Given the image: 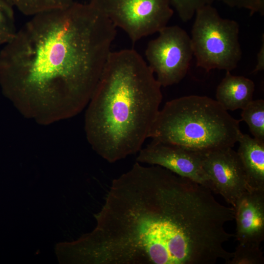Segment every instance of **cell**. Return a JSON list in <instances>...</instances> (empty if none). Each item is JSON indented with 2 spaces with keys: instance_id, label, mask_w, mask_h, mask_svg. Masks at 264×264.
<instances>
[{
  "instance_id": "6da1fadb",
  "label": "cell",
  "mask_w": 264,
  "mask_h": 264,
  "mask_svg": "<svg viewBox=\"0 0 264 264\" xmlns=\"http://www.w3.org/2000/svg\"><path fill=\"white\" fill-rule=\"evenodd\" d=\"M116 28L91 1L32 16L0 51L3 91L40 124L76 115L91 97Z\"/></svg>"
},
{
  "instance_id": "7a4b0ae2",
  "label": "cell",
  "mask_w": 264,
  "mask_h": 264,
  "mask_svg": "<svg viewBox=\"0 0 264 264\" xmlns=\"http://www.w3.org/2000/svg\"><path fill=\"white\" fill-rule=\"evenodd\" d=\"M161 88L137 51L110 52L85 118L88 141L104 159L114 163L141 150L160 110Z\"/></svg>"
},
{
  "instance_id": "3957f363",
  "label": "cell",
  "mask_w": 264,
  "mask_h": 264,
  "mask_svg": "<svg viewBox=\"0 0 264 264\" xmlns=\"http://www.w3.org/2000/svg\"><path fill=\"white\" fill-rule=\"evenodd\" d=\"M163 169L136 162L113 179L98 214L91 254L100 264H169Z\"/></svg>"
},
{
  "instance_id": "277c9868",
  "label": "cell",
  "mask_w": 264,
  "mask_h": 264,
  "mask_svg": "<svg viewBox=\"0 0 264 264\" xmlns=\"http://www.w3.org/2000/svg\"><path fill=\"white\" fill-rule=\"evenodd\" d=\"M240 120L216 100L191 95L167 102L148 138L200 153L233 148L242 133Z\"/></svg>"
},
{
  "instance_id": "5b68a950",
  "label": "cell",
  "mask_w": 264,
  "mask_h": 264,
  "mask_svg": "<svg viewBox=\"0 0 264 264\" xmlns=\"http://www.w3.org/2000/svg\"><path fill=\"white\" fill-rule=\"evenodd\" d=\"M195 15L191 39L197 66L207 72L234 69L242 55L238 23L221 17L211 5L198 8Z\"/></svg>"
},
{
  "instance_id": "8992f818",
  "label": "cell",
  "mask_w": 264,
  "mask_h": 264,
  "mask_svg": "<svg viewBox=\"0 0 264 264\" xmlns=\"http://www.w3.org/2000/svg\"><path fill=\"white\" fill-rule=\"evenodd\" d=\"M133 43L167 25L174 11L170 0H91Z\"/></svg>"
},
{
  "instance_id": "52a82bcc",
  "label": "cell",
  "mask_w": 264,
  "mask_h": 264,
  "mask_svg": "<svg viewBox=\"0 0 264 264\" xmlns=\"http://www.w3.org/2000/svg\"><path fill=\"white\" fill-rule=\"evenodd\" d=\"M151 40L145 55L148 66L161 87L180 82L186 75L194 56L191 37L178 25L166 26Z\"/></svg>"
},
{
  "instance_id": "ba28073f",
  "label": "cell",
  "mask_w": 264,
  "mask_h": 264,
  "mask_svg": "<svg viewBox=\"0 0 264 264\" xmlns=\"http://www.w3.org/2000/svg\"><path fill=\"white\" fill-rule=\"evenodd\" d=\"M202 165L211 183L212 191L220 194L232 207L249 189L241 161L232 148L202 153Z\"/></svg>"
},
{
  "instance_id": "9c48e42d",
  "label": "cell",
  "mask_w": 264,
  "mask_h": 264,
  "mask_svg": "<svg viewBox=\"0 0 264 264\" xmlns=\"http://www.w3.org/2000/svg\"><path fill=\"white\" fill-rule=\"evenodd\" d=\"M138 153L136 162L161 166L212 191L211 183L202 165V153L153 140Z\"/></svg>"
},
{
  "instance_id": "30bf717a",
  "label": "cell",
  "mask_w": 264,
  "mask_h": 264,
  "mask_svg": "<svg viewBox=\"0 0 264 264\" xmlns=\"http://www.w3.org/2000/svg\"><path fill=\"white\" fill-rule=\"evenodd\" d=\"M233 208L236 240L239 244L260 246L264 240V190L248 189Z\"/></svg>"
},
{
  "instance_id": "8fae6325",
  "label": "cell",
  "mask_w": 264,
  "mask_h": 264,
  "mask_svg": "<svg viewBox=\"0 0 264 264\" xmlns=\"http://www.w3.org/2000/svg\"><path fill=\"white\" fill-rule=\"evenodd\" d=\"M237 152L249 188L264 190V141L242 133Z\"/></svg>"
},
{
  "instance_id": "7c38bea8",
  "label": "cell",
  "mask_w": 264,
  "mask_h": 264,
  "mask_svg": "<svg viewBox=\"0 0 264 264\" xmlns=\"http://www.w3.org/2000/svg\"><path fill=\"white\" fill-rule=\"evenodd\" d=\"M254 90L252 80L226 71L217 87L216 100L226 110H242L253 100Z\"/></svg>"
},
{
  "instance_id": "4fadbf2b",
  "label": "cell",
  "mask_w": 264,
  "mask_h": 264,
  "mask_svg": "<svg viewBox=\"0 0 264 264\" xmlns=\"http://www.w3.org/2000/svg\"><path fill=\"white\" fill-rule=\"evenodd\" d=\"M215 1H221L230 7L246 9L251 14H264V0H170L171 4L184 22L191 20L197 9L211 5Z\"/></svg>"
},
{
  "instance_id": "5bb4252c",
  "label": "cell",
  "mask_w": 264,
  "mask_h": 264,
  "mask_svg": "<svg viewBox=\"0 0 264 264\" xmlns=\"http://www.w3.org/2000/svg\"><path fill=\"white\" fill-rule=\"evenodd\" d=\"M242 120L248 126L255 139L264 141V100H252L242 110Z\"/></svg>"
},
{
  "instance_id": "9a60e30c",
  "label": "cell",
  "mask_w": 264,
  "mask_h": 264,
  "mask_svg": "<svg viewBox=\"0 0 264 264\" xmlns=\"http://www.w3.org/2000/svg\"><path fill=\"white\" fill-rule=\"evenodd\" d=\"M14 7L27 16H33L41 13L63 8L74 0H8Z\"/></svg>"
},
{
  "instance_id": "2e32d148",
  "label": "cell",
  "mask_w": 264,
  "mask_h": 264,
  "mask_svg": "<svg viewBox=\"0 0 264 264\" xmlns=\"http://www.w3.org/2000/svg\"><path fill=\"white\" fill-rule=\"evenodd\" d=\"M17 31L13 6L8 0H0V47L8 43Z\"/></svg>"
},
{
  "instance_id": "e0dca14e",
  "label": "cell",
  "mask_w": 264,
  "mask_h": 264,
  "mask_svg": "<svg viewBox=\"0 0 264 264\" xmlns=\"http://www.w3.org/2000/svg\"><path fill=\"white\" fill-rule=\"evenodd\" d=\"M264 257L260 246L238 244L232 257L225 264H263Z\"/></svg>"
},
{
  "instance_id": "ac0fdd59",
  "label": "cell",
  "mask_w": 264,
  "mask_h": 264,
  "mask_svg": "<svg viewBox=\"0 0 264 264\" xmlns=\"http://www.w3.org/2000/svg\"><path fill=\"white\" fill-rule=\"evenodd\" d=\"M257 64L252 71L253 73L262 71L264 69V36L263 35L262 44L257 54Z\"/></svg>"
}]
</instances>
